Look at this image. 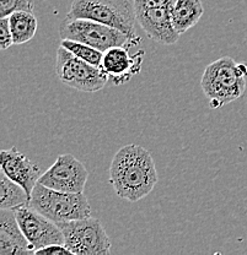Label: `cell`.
Returning a JSON list of instances; mask_svg holds the SVG:
<instances>
[{
    "mask_svg": "<svg viewBox=\"0 0 247 255\" xmlns=\"http://www.w3.org/2000/svg\"><path fill=\"white\" fill-rule=\"evenodd\" d=\"M158 171L151 153L143 146L129 143L116 152L110 166V184L124 200H142L158 183Z\"/></svg>",
    "mask_w": 247,
    "mask_h": 255,
    "instance_id": "cell-1",
    "label": "cell"
},
{
    "mask_svg": "<svg viewBox=\"0 0 247 255\" xmlns=\"http://www.w3.org/2000/svg\"><path fill=\"white\" fill-rule=\"evenodd\" d=\"M246 78L247 65L230 57H222L207 65L201 87L212 110H219L245 94Z\"/></svg>",
    "mask_w": 247,
    "mask_h": 255,
    "instance_id": "cell-2",
    "label": "cell"
},
{
    "mask_svg": "<svg viewBox=\"0 0 247 255\" xmlns=\"http://www.w3.org/2000/svg\"><path fill=\"white\" fill-rule=\"evenodd\" d=\"M65 17L89 18L126 33L138 46L142 38L135 33L134 5L129 0H74Z\"/></svg>",
    "mask_w": 247,
    "mask_h": 255,
    "instance_id": "cell-3",
    "label": "cell"
},
{
    "mask_svg": "<svg viewBox=\"0 0 247 255\" xmlns=\"http://www.w3.org/2000/svg\"><path fill=\"white\" fill-rule=\"evenodd\" d=\"M28 206L53 222L60 223L91 216V209L84 193H65L37 183Z\"/></svg>",
    "mask_w": 247,
    "mask_h": 255,
    "instance_id": "cell-4",
    "label": "cell"
},
{
    "mask_svg": "<svg viewBox=\"0 0 247 255\" xmlns=\"http://www.w3.org/2000/svg\"><path fill=\"white\" fill-rule=\"evenodd\" d=\"M59 36L62 39L81 42L101 52L112 47L134 46L132 39L122 31L89 18L65 17L59 26Z\"/></svg>",
    "mask_w": 247,
    "mask_h": 255,
    "instance_id": "cell-5",
    "label": "cell"
},
{
    "mask_svg": "<svg viewBox=\"0 0 247 255\" xmlns=\"http://www.w3.org/2000/svg\"><path fill=\"white\" fill-rule=\"evenodd\" d=\"M64 235V246L73 255H107L111 242L99 220H73L58 223Z\"/></svg>",
    "mask_w": 247,
    "mask_h": 255,
    "instance_id": "cell-6",
    "label": "cell"
},
{
    "mask_svg": "<svg viewBox=\"0 0 247 255\" xmlns=\"http://www.w3.org/2000/svg\"><path fill=\"white\" fill-rule=\"evenodd\" d=\"M55 74L66 86L82 92L100 91L110 79L102 68L80 59L60 44L57 49Z\"/></svg>",
    "mask_w": 247,
    "mask_h": 255,
    "instance_id": "cell-7",
    "label": "cell"
},
{
    "mask_svg": "<svg viewBox=\"0 0 247 255\" xmlns=\"http://www.w3.org/2000/svg\"><path fill=\"white\" fill-rule=\"evenodd\" d=\"M89 172L71 153L58 156L57 161L39 177L38 183L65 193H84Z\"/></svg>",
    "mask_w": 247,
    "mask_h": 255,
    "instance_id": "cell-8",
    "label": "cell"
},
{
    "mask_svg": "<svg viewBox=\"0 0 247 255\" xmlns=\"http://www.w3.org/2000/svg\"><path fill=\"white\" fill-rule=\"evenodd\" d=\"M14 211L23 235L34 252L50 244H64V235L58 223L47 219L28 204L16 207Z\"/></svg>",
    "mask_w": 247,
    "mask_h": 255,
    "instance_id": "cell-9",
    "label": "cell"
},
{
    "mask_svg": "<svg viewBox=\"0 0 247 255\" xmlns=\"http://www.w3.org/2000/svg\"><path fill=\"white\" fill-rule=\"evenodd\" d=\"M143 57L144 50H139L132 55L127 47H112L103 52L101 68L112 80L113 84L123 85L140 73Z\"/></svg>",
    "mask_w": 247,
    "mask_h": 255,
    "instance_id": "cell-10",
    "label": "cell"
},
{
    "mask_svg": "<svg viewBox=\"0 0 247 255\" xmlns=\"http://www.w3.org/2000/svg\"><path fill=\"white\" fill-rule=\"evenodd\" d=\"M0 161L1 171L10 179L20 184L28 196H31L39 177L43 174L41 172V167L26 157L23 153L18 152L15 146L10 150H2L0 152Z\"/></svg>",
    "mask_w": 247,
    "mask_h": 255,
    "instance_id": "cell-11",
    "label": "cell"
},
{
    "mask_svg": "<svg viewBox=\"0 0 247 255\" xmlns=\"http://www.w3.org/2000/svg\"><path fill=\"white\" fill-rule=\"evenodd\" d=\"M34 254L18 225L14 210L0 209V255Z\"/></svg>",
    "mask_w": 247,
    "mask_h": 255,
    "instance_id": "cell-12",
    "label": "cell"
},
{
    "mask_svg": "<svg viewBox=\"0 0 247 255\" xmlns=\"http://www.w3.org/2000/svg\"><path fill=\"white\" fill-rule=\"evenodd\" d=\"M204 14L201 0H176L172 9V22L180 34L196 26Z\"/></svg>",
    "mask_w": 247,
    "mask_h": 255,
    "instance_id": "cell-13",
    "label": "cell"
},
{
    "mask_svg": "<svg viewBox=\"0 0 247 255\" xmlns=\"http://www.w3.org/2000/svg\"><path fill=\"white\" fill-rule=\"evenodd\" d=\"M9 17L10 30H11L14 44H23L30 42L37 32L36 16L31 11H15Z\"/></svg>",
    "mask_w": 247,
    "mask_h": 255,
    "instance_id": "cell-14",
    "label": "cell"
},
{
    "mask_svg": "<svg viewBox=\"0 0 247 255\" xmlns=\"http://www.w3.org/2000/svg\"><path fill=\"white\" fill-rule=\"evenodd\" d=\"M28 201H30V196L26 193V190L1 171L0 173V209L14 210L21 205H26Z\"/></svg>",
    "mask_w": 247,
    "mask_h": 255,
    "instance_id": "cell-15",
    "label": "cell"
},
{
    "mask_svg": "<svg viewBox=\"0 0 247 255\" xmlns=\"http://www.w3.org/2000/svg\"><path fill=\"white\" fill-rule=\"evenodd\" d=\"M60 46L64 47L65 49H68L69 52L73 53L74 55L85 60V62L101 68L103 52H101L100 49H96V48L91 46H87V44L81 43V42L71 41V39H62L60 41Z\"/></svg>",
    "mask_w": 247,
    "mask_h": 255,
    "instance_id": "cell-16",
    "label": "cell"
},
{
    "mask_svg": "<svg viewBox=\"0 0 247 255\" xmlns=\"http://www.w3.org/2000/svg\"><path fill=\"white\" fill-rule=\"evenodd\" d=\"M21 10L33 12L32 0H0V18Z\"/></svg>",
    "mask_w": 247,
    "mask_h": 255,
    "instance_id": "cell-17",
    "label": "cell"
},
{
    "mask_svg": "<svg viewBox=\"0 0 247 255\" xmlns=\"http://www.w3.org/2000/svg\"><path fill=\"white\" fill-rule=\"evenodd\" d=\"M176 0H133L134 11H143V10L156 9L163 6H174Z\"/></svg>",
    "mask_w": 247,
    "mask_h": 255,
    "instance_id": "cell-18",
    "label": "cell"
},
{
    "mask_svg": "<svg viewBox=\"0 0 247 255\" xmlns=\"http://www.w3.org/2000/svg\"><path fill=\"white\" fill-rule=\"evenodd\" d=\"M14 44L11 30L9 25V17L0 18V48L1 50L7 49Z\"/></svg>",
    "mask_w": 247,
    "mask_h": 255,
    "instance_id": "cell-19",
    "label": "cell"
},
{
    "mask_svg": "<svg viewBox=\"0 0 247 255\" xmlns=\"http://www.w3.org/2000/svg\"><path fill=\"white\" fill-rule=\"evenodd\" d=\"M36 255H54V254H69L73 255L71 252L64 246V244H50V246L44 247V248L38 249L34 252Z\"/></svg>",
    "mask_w": 247,
    "mask_h": 255,
    "instance_id": "cell-20",
    "label": "cell"
}]
</instances>
